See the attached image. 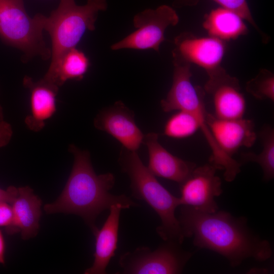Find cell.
Returning a JSON list of instances; mask_svg holds the SVG:
<instances>
[{
  "mask_svg": "<svg viewBox=\"0 0 274 274\" xmlns=\"http://www.w3.org/2000/svg\"><path fill=\"white\" fill-rule=\"evenodd\" d=\"M177 218L185 237H192L195 246L225 257L232 266L247 258L264 261L272 255L269 243L252 231L244 217L236 218L223 211L207 213L182 206Z\"/></svg>",
  "mask_w": 274,
  "mask_h": 274,
  "instance_id": "1",
  "label": "cell"
},
{
  "mask_svg": "<svg viewBox=\"0 0 274 274\" xmlns=\"http://www.w3.org/2000/svg\"><path fill=\"white\" fill-rule=\"evenodd\" d=\"M68 151L74 156V163L66 184L58 198L44 207L48 214L63 213L79 216L93 233L98 228L95 221L103 211L120 204L125 209L138 204L126 195H115L110 191L115 182L111 173L97 175L87 150L71 144Z\"/></svg>",
  "mask_w": 274,
  "mask_h": 274,
  "instance_id": "2",
  "label": "cell"
},
{
  "mask_svg": "<svg viewBox=\"0 0 274 274\" xmlns=\"http://www.w3.org/2000/svg\"><path fill=\"white\" fill-rule=\"evenodd\" d=\"M118 162L130 179L132 196L145 201L159 216L161 224L156 228L158 234L164 241L181 244L185 237L175 215L176 208L180 206L179 197L173 195L158 182L136 151L122 147Z\"/></svg>",
  "mask_w": 274,
  "mask_h": 274,
  "instance_id": "3",
  "label": "cell"
},
{
  "mask_svg": "<svg viewBox=\"0 0 274 274\" xmlns=\"http://www.w3.org/2000/svg\"><path fill=\"white\" fill-rule=\"evenodd\" d=\"M107 8V0H87L82 6L74 0H60L49 16L41 14L43 29L51 41V61L47 72L52 71L63 55L76 47L86 30L95 29L98 12Z\"/></svg>",
  "mask_w": 274,
  "mask_h": 274,
  "instance_id": "4",
  "label": "cell"
},
{
  "mask_svg": "<svg viewBox=\"0 0 274 274\" xmlns=\"http://www.w3.org/2000/svg\"><path fill=\"white\" fill-rule=\"evenodd\" d=\"M192 73L187 69H180L173 73L172 87L166 97L160 101L166 113L183 110L193 114L198 119L200 130L203 133L212 152L210 163L217 169L224 171V178L232 182L241 172L242 164L227 155L214 139L207 122V112L202 92L192 84Z\"/></svg>",
  "mask_w": 274,
  "mask_h": 274,
  "instance_id": "5",
  "label": "cell"
},
{
  "mask_svg": "<svg viewBox=\"0 0 274 274\" xmlns=\"http://www.w3.org/2000/svg\"><path fill=\"white\" fill-rule=\"evenodd\" d=\"M41 14L30 17L23 0H0V38L22 51L26 61L35 56L50 59L51 50L44 41Z\"/></svg>",
  "mask_w": 274,
  "mask_h": 274,
  "instance_id": "6",
  "label": "cell"
},
{
  "mask_svg": "<svg viewBox=\"0 0 274 274\" xmlns=\"http://www.w3.org/2000/svg\"><path fill=\"white\" fill-rule=\"evenodd\" d=\"M156 249L145 246L121 255L119 264L125 274H176L181 273L191 257L180 244L165 241Z\"/></svg>",
  "mask_w": 274,
  "mask_h": 274,
  "instance_id": "7",
  "label": "cell"
},
{
  "mask_svg": "<svg viewBox=\"0 0 274 274\" xmlns=\"http://www.w3.org/2000/svg\"><path fill=\"white\" fill-rule=\"evenodd\" d=\"M179 20L176 12L167 5L146 9L133 17V24L136 30L113 44L111 48L113 50L151 49L159 52L160 45L165 40L166 28L176 25Z\"/></svg>",
  "mask_w": 274,
  "mask_h": 274,
  "instance_id": "8",
  "label": "cell"
},
{
  "mask_svg": "<svg viewBox=\"0 0 274 274\" xmlns=\"http://www.w3.org/2000/svg\"><path fill=\"white\" fill-rule=\"evenodd\" d=\"M207 74L209 78L204 90L211 96L213 115L225 119L243 118L246 102L238 80L228 74L221 66Z\"/></svg>",
  "mask_w": 274,
  "mask_h": 274,
  "instance_id": "9",
  "label": "cell"
},
{
  "mask_svg": "<svg viewBox=\"0 0 274 274\" xmlns=\"http://www.w3.org/2000/svg\"><path fill=\"white\" fill-rule=\"evenodd\" d=\"M217 170L211 163L195 167L188 178L180 184V206L207 213L217 211L215 198L223 190L221 180L216 174Z\"/></svg>",
  "mask_w": 274,
  "mask_h": 274,
  "instance_id": "10",
  "label": "cell"
},
{
  "mask_svg": "<svg viewBox=\"0 0 274 274\" xmlns=\"http://www.w3.org/2000/svg\"><path fill=\"white\" fill-rule=\"evenodd\" d=\"M93 124L128 150L137 151L143 143L144 135L135 123L134 113L121 101L102 109L94 119Z\"/></svg>",
  "mask_w": 274,
  "mask_h": 274,
  "instance_id": "11",
  "label": "cell"
},
{
  "mask_svg": "<svg viewBox=\"0 0 274 274\" xmlns=\"http://www.w3.org/2000/svg\"><path fill=\"white\" fill-rule=\"evenodd\" d=\"M175 54L189 63L204 68L207 73L220 67L225 52L224 42L216 38H199L183 32L174 39Z\"/></svg>",
  "mask_w": 274,
  "mask_h": 274,
  "instance_id": "12",
  "label": "cell"
},
{
  "mask_svg": "<svg viewBox=\"0 0 274 274\" xmlns=\"http://www.w3.org/2000/svg\"><path fill=\"white\" fill-rule=\"evenodd\" d=\"M207 122L219 147L230 157L241 147H252L257 139L252 120L218 118L208 113Z\"/></svg>",
  "mask_w": 274,
  "mask_h": 274,
  "instance_id": "13",
  "label": "cell"
},
{
  "mask_svg": "<svg viewBox=\"0 0 274 274\" xmlns=\"http://www.w3.org/2000/svg\"><path fill=\"white\" fill-rule=\"evenodd\" d=\"M143 143L148 151L147 166L155 177L173 181L179 184L190 175L195 164L185 161L169 152L158 141V134L150 132L144 135Z\"/></svg>",
  "mask_w": 274,
  "mask_h": 274,
  "instance_id": "14",
  "label": "cell"
},
{
  "mask_svg": "<svg viewBox=\"0 0 274 274\" xmlns=\"http://www.w3.org/2000/svg\"><path fill=\"white\" fill-rule=\"evenodd\" d=\"M23 86L28 90L30 97V113L25 118L27 128L39 132L45 126L46 121L56 112V96L59 87L43 78L34 81L26 76L23 79Z\"/></svg>",
  "mask_w": 274,
  "mask_h": 274,
  "instance_id": "15",
  "label": "cell"
},
{
  "mask_svg": "<svg viewBox=\"0 0 274 274\" xmlns=\"http://www.w3.org/2000/svg\"><path fill=\"white\" fill-rule=\"evenodd\" d=\"M123 206L120 204L112 206L110 213L101 228L94 233L95 251L92 265L87 268L85 274H106L109 262L115 255L117 249L118 229L120 213Z\"/></svg>",
  "mask_w": 274,
  "mask_h": 274,
  "instance_id": "16",
  "label": "cell"
},
{
  "mask_svg": "<svg viewBox=\"0 0 274 274\" xmlns=\"http://www.w3.org/2000/svg\"><path fill=\"white\" fill-rule=\"evenodd\" d=\"M13 225L10 233L20 232L23 239L35 236L40 228L42 201L28 186L19 187L11 203Z\"/></svg>",
  "mask_w": 274,
  "mask_h": 274,
  "instance_id": "17",
  "label": "cell"
},
{
  "mask_svg": "<svg viewBox=\"0 0 274 274\" xmlns=\"http://www.w3.org/2000/svg\"><path fill=\"white\" fill-rule=\"evenodd\" d=\"M243 20L236 13L220 8L206 16L202 25L210 37L229 41L247 34L248 28Z\"/></svg>",
  "mask_w": 274,
  "mask_h": 274,
  "instance_id": "18",
  "label": "cell"
},
{
  "mask_svg": "<svg viewBox=\"0 0 274 274\" xmlns=\"http://www.w3.org/2000/svg\"><path fill=\"white\" fill-rule=\"evenodd\" d=\"M89 66V59L85 53L73 48L63 55L56 67L46 72L43 79L59 88L68 80H82Z\"/></svg>",
  "mask_w": 274,
  "mask_h": 274,
  "instance_id": "19",
  "label": "cell"
},
{
  "mask_svg": "<svg viewBox=\"0 0 274 274\" xmlns=\"http://www.w3.org/2000/svg\"><path fill=\"white\" fill-rule=\"evenodd\" d=\"M262 144L261 152L256 154L253 152L243 153L241 155V164L249 162H256L261 167L263 179L269 181L274 177V130L265 126L260 132Z\"/></svg>",
  "mask_w": 274,
  "mask_h": 274,
  "instance_id": "20",
  "label": "cell"
},
{
  "mask_svg": "<svg viewBox=\"0 0 274 274\" xmlns=\"http://www.w3.org/2000/svg\"><path fill=\"white\" fill-rule=\"evenodd\" d=\"M200 130V123L193 114L179 110L167 120L163 134L174 139H184L189 137Z\"/></svg>",
  "mask_w": 274,
  "mask_h": 274,
  "instance_id": "21",
  "label": "cell"
},
{
  "mask_svg": "<svg viewBox=\"0 0 274 274\" xmlns=\"http://www.w3.org/2000/svg\"><path fill=\"white\" fill-rule=\"evenodd\" d=\"M221 5L222 8L232 11L243 19L248 21L259 33L263 42L267 43L268 37L263 32L254 21L247 3L246 0H213ZM199 0H174L173 5L176 8L196 5Z\"/></svg>",
  "mask_w": 274,
  "mask_h": 274,
  "instance_id": "22",
  "label": "cell"
},
{
  "mask_svg": "<svg viewBox=\"0 0 274 274\" xmlns=\"http://www.w3.org/2000/svg\"><path fill=\"white\" fill-rule=\"evenodd\" d=\"M247 91L260 100H274V75L269 71L262 69L254 78L246 83Z\"/></svg>",
  "mask_w": 274,
  "mask_h": 274,
  "instance_id": "23",
  "label": "cell"
},
{
  "mask_svg": "<svg viewBox=\"0 0 274 274\" xmlns=\"http://www.w3.org/2000/svg\"><path fill=\"white\" fill-rule=\"evenodd\" d=\"M11 203L0 202V227L7 228L10 233L13 225V212Z\"/></svg>",
  "mask_w": 274,
  "mask_h": 274,
  "instance_id": "24",
  "label": "cell"
},
{
  "mask_svg": "<svg viewBox=\"0 0 274 274\" xmlns=\"http://www.w3.org/2000/svg\"><path fill=\"white\" fill-rule=\"evenodd\" d=\"M13 133L10 123L4 120L0 121V148L6 146L10 143Z\"/></svg>",
  "mask_w": 274,
  "mask_h": 274,
  "instance_id": "25",
  "label": "cell"
},
{
  "mask_svg": "<svg viewBox=\"0 0 274 274\" xmlns=\"http://www.w3.org/2000/svg\"><path fill=\"white\" fill-rule=\"evenodd\" d=\"M18 188L10 186L6 190L0 188V202H7L11 203L16 196Z\"/></svg>",
  "mask_w": 274,
  "mask_h": 274,
  "instance_id": "26",
  "label": "cell"
},
{
  "mask_svg": "<svg viewBox=\"0 0 274 274\" xmlns=\"http://www.w3.org/2000/svg\"><path fill=\"white\" fill-rule=\"evenodd\" d=\"M5 244L2 233L0 231V263L4 264Z\"/></svg>",
  "mask_w": 274,
  "mask_h": 274,
  "instance_id": "27",
  "label": "cell"
},
{
  "mask_svg": "<svg viewBox=\"0 0 274 274\" xmlns=\"http://www.w3.org/2000/svg\"><path fill=\"white\" fill-rule=\"evenodd\" d=\"M4 120V111L2 106L0 105V121Z\"/></svg>",
  "mask_w": 274,
  "mask_h": 274,
  "instance_id": "28",
  "label": "cell"
}]
</instances>
